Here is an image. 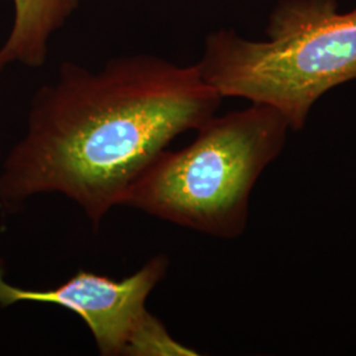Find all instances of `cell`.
<instances>
[{
  "label": "cell",
  "mask_w": 356,
  "mask_h": 356,
  "mask_svg": "<svg viewBox=\"0 0 356 356\" xmlns=\"http://www.w3.org/2000/svg\"><path fill=\"white\" fill-rule=\"evenodd\" d=\"M220 103L197 64L147 53L99 70L66 61L32 98L26 136L3 165L0 201L63 194L98 227L170 141L201 127Z\"/></svg>",
  "instance_id": "cell-1"
},
{
  "label": "cell",
  "mask_w": 356,
  "mask_h": 356,
  "mask_svg": "<svg viewBox=\"0 0 356 356\" xmlns=\"http://www.w3.org/2000/svg\"><path fill=\"white\" fill-rule=\"evenodd\" d=\"M267 36L211 32L197 66L222 98L269 106L300 131L322 95L356 79V7L341 13L337 0H281Z\"/></svg>",
  "instance_id": "cell-2"
},
{
  "label": "cell",
  "mask_w": 356,
  "mask_h": 356,
  "mask_svg": "<svg viewBox=\"0 0 356 356\" xmlns=\"http://www.w3.org/2000/svg\"><path fill=\"white\" fill-rule=\"evenodd\" d=\"M289 128L277 110L259 103L214 115L188 147L160 153L120 206L204 235L239 238L254 184L280 156Z\"/></svg>",
  "instance_id": "cell-3"
},
{
  "label": "cell",
  "mask_w": 356,
  "mask_h": 356,
  "mask_svg": "<svg viewBox=\"0 0 356 356\" xmlns=\"http://www.w3.org/2000/svg\"><path fill=\"white\" fill-rule=\"evenodd\" d=\"M168 266L165 254H157L122 280L78 270L57 286L24 289L6 281L0 260V307L38 302L67 309L86 323L103 356L198 355L173 339L147 309V300L165 277Z\"/></svg>",
  "instance_id": "cell-4"
},
{
  "label": "cell",
  "mask_w": 356,
  "mask_h": 356,
  "mask_svg": "<svg viewBox=\"0 0 356 356\" xmlns=\"http://www.w3.org/2000/svg\"><path fill=\"white\" fill-rule=\"evenodd\" d=\"M13 24L0 47V72L13 63L41 67L51 36L67 23L81 0H13Z\"/></svg>",
  "instance_id": "cell-5"
}]
</instances>
